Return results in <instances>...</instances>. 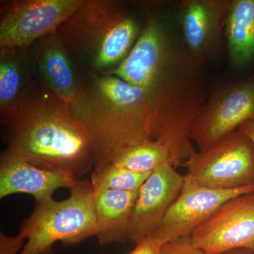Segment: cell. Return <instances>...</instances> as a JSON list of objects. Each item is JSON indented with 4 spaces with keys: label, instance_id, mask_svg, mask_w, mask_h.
Listing matches in <instances>:
<instances>
[{
    "label": "cell",
    "instance_id": "ffe728a7",
    "mask_svg": "<svg viewBox=\"0 0 254 254\" xmlns=\"http://www.w3.org/2000/svg\"><path fill=\"white\" fill-rule=\"evenodd\" d=\"M159 254H209L192 245L190 237L162 246Z\"/></svg>",
    "mask_w": 254,
    "mask_h": 254
},
{
    "label": "cell",
    "instance_id": "cb8c5ba5",
    "mask_svg": "<svg viewBox=\"0 0 254 254\" xmlns=\"http://www.w3.org/2000/svg\"><path fill=\"white\" fill-rule=\"evenodd\" d=\"M223 254H254V252L247 250V249H237V250L230 251V252Z\"/></svg>",
    "mask_w": 254,
    "mask_h": 254
},
{
    "label": "cell",
    "instance_id": "52a82bcc",
    "mask_svg": "<svg viewBox=\"0 0 254 254\" xmlns=\"http://www.w3.org/2000/svg\"><path fill=\"white\" fill-rule=\"evenodd\" d=\"M254 120V76L217 85L190 125V138L199 150Z\"/></svg>",
    "mask_w": 254,
    "mask_h": 254
},
{
    "label": "cell",
    "instance_id": "ac0fdd59",
    "mask_svg": "<svg viewBox=\"0 0 254 254\" xmlns=\"http://www.w3.org/2000/svg\"><path fill=\"white\" fill-rule=\"evenodd\" d=\"M166 164L173 165L170 150L160 142L153 140L125 150L111 165L134 173L151 174Z\"/></svg>",
    "mask_w": 254,
    "mask_h": 254
},
{
    "label": "cell",
    "instance_id": "7a4b0ae2",
    "mask_svg": "<svg viewBox=\"0 0 254 254\" xmlns=\"http://www.w3.org/2000/svg\"><path fill=\"white\" fill-rule=\"evenodd\" d=\"M6 150L39 168L83 177L94 167L91 143L69 105L38 79L6 126Z\"/></svg>",
    "mask_w": 254,
    "mask_h": 254
},
{
    "label": "cell",
    "instance_id": "6da1fadb",
    "mask_svg": "<svg viewBox=\"0 0 254 254\" xmlns=\"http://www.w3.org/2000/svg\"><path fill=\"white\" fill-rule=\"evenodd\" d=\"M141 9L145 12L141 33L109 75L144 92L153 140L168 147L177 168L195 152L190 129L210 93L205 64L187 49L175 17L155 4L143 3Z\"/></svg>",
    "mask_w": 254,
    "mask_h": 254
},
{
    "label": "cell",
    "instance_id": "8fae6325",
    "mask_svg": "<svg viewBox=\"0 0 254 254\" xmlns=\"http://www.w3.org/2000/svg\"><path fill=\"white\" fill-rule=\"evenodd\" d=\"M184 175L172 164L153 172L138 192L128 227V241L135 245L158 230L183 190Z\"/></svg>",
    "mask_w": 254,
    "mask_h": 254
},
{
    "label": "cell",
    "instance_id": "9c48e42d",
    "mask_svg": "<svg viewBox=\"0 0 254 254\" xmlns=\"http://www.w3.org/2000/svg\"><path fill=\"white\" fill-rule=\"evenodd\" d=\"M192 245L209 254L237 249L254 252V192L224 203L190 236Z\"/></svg>",
    "mask_w": 254,
    "mask_h": 254
},
{
    "label": "cell",
    "instance_id": "ba28073f",
    "mask_svg": "<svg viewBox=\"0 0 254 254\" xmlns=\"http://www.w3.org/2000/svg\"><path fill=\"white\" fill-rule=\"evenodd\" d=\"M84 0H7L0 4V47L28 49L58 31Z\"/></svg>",
    "mask_w": 254,
    "mask_h": 254
},
{
    "label": "cell",
    "instance_id": "5bb4252c",
    "mask_svg": "<svg viewBox=\"0 0 254 254\" xmlns=\"http://www.w3.org/2000/svg\"><path fill=\"white\" fill-rule=\"evenodd\" d=\"M78 177L63 170L37 167L5 150L0 160V198L16 193H28L36 202L52 199L60 188L71 190Z\"/></svg>",
    "mask_w": 254,
    "mask_h": 254
},
{
    "label": "cell",
    "instance_id": "3957f363",
    "mask_svg": "<svg viewBox=\"0 0 254 254\" xmlns=\"http://www.w3.org/2000/svg\"><path fill=\"white\" fill-rule=\"evenodd\" d=\"M81 96L69 105L94 155V170L125 150L153 141L148 100L141 88L113 75H83Z\"/></svg>",
    "mask_w": 254,
    "mask_h": 254
},
{
    "label": "cell",
    "instance_id": "9a60e30c",
    "mask_svg": "<svg viewBox=\"0 0 254 254\" xmlns=\"http://www.w3.org/2000/svg\"><path fill=\"white\" fill-rule=\"evenodd\" d=\"M38 78L29 49L0 47V120L3 126L14 118Z\"/></svg>",
    "mask_w": 254,
    "mask_h": 254
},
{
    "label": "cell",
    "instance_id": "7402d4cb",
    "mask_svg": "<svg viewBox=\"0 0 254 254\" xmlns=\"http://www.w3.org/2000/svg\"><path fill=\"white\" fill-rule=\"evenodd\" d=\"M163 245L154 235H151L136 244L135 248L127 254H159Z\"/></svg>",
    "mask_w": 254,
    "mask_h": 254
},
{
    "label": "cell",
    "instance_id": "44dd1931",
    "mask_svg": "<svg viewBox=\"0 0 254 254\" xmlns=\"http://www.w3.org/2000/svg\"><path fill=\"white\" fill-rule=\"evenodd\" d=\"M24 240V237L20 233L15 237H9L1 232L0 254H20L23 247Z\"/></svg>",
    "mask_w": 254,
    "mask_h": 254
},
{
    "label": "cell",
    "instance_id": "30bf717a",
    "mask_svg": "<svg viewBox=\"0 0 254 254\" xmlns=\"http://www.w3.org/2000/svg\"><path fill=\"white\" fill-rule=\"evenodd\" d=\"M232 0H181L176 3L177 27L187 49L206 65L218 60Z\"/></svg>",
    "mask_w": 254,
    "mask_h": 254
},
{
    "label": "cell",
    "instance_id": "603a6c76",
    "mask_svg": "<svg viewBox=\"0 0 254 254\" xmlns=\"http://www.w3.org/2000/svg\"><path fill=\"white\" fill-rule=\"evenodd\" d=\"M237 130L249 137L254 144V120L246 122L243 125H241Z\"/></svg>",
    "mask_w": 254,
    "mask_h": 254
},
{
    "label": "cell",
    "instance_id": "d6986e66",
    "mask_svg": "<svg viewBox=\"0 0 254 254\" xmlns=\"http://www.w3.org/2000/svg\"><path fill=\"white\" fill-rule=\"evenodd\" d=\"M151 174L134 173L110 165L100 170H93L91 183L93 190L136 191L140 190Z\"/></svg>",
    "mask_w": 254,
    "mask_h": 254
},
{
    "label": "cell",
    "instance_id": "8992f818",
    "mask_svg": "<svg viewBox=\"0 0 254 254\" xmlns=\"http://www.w3.org/2000/svg\"><path fill=\"white\" fill-rule=\"evenodd\" d=\"M183 189L235 190L254 185V144L238 130L185 160Z\"/></svg>",
    "mask_w": 254,
    "mask_h": 254
},
{
    "label": "cell",
    "instance_id": "2e32d148",
    "mask_svg": "<svg viewBox=\"0 0 254 254\" xmlns=\"http://www.w3.org/2000/svg\"><path fill=\"white\" fill-rule=\"evenodd\" d=\"M138 192L93 189L98 225L95 237L100 245L128 241L130 218Z\"/></svg>",
    "mask_w": 254,
    "mask_h": 254
},
{
    "label": "cell",
    "instance_id": "277c9868",
    "mask_svg": "<svg viewBox=\"0 0 254 254\" xmlns=\"http://www.w3.org/2000/svg\"><path fill=\"white\" fill-rule=\"evenodd\" d=\"M117 0H84L58 31L82 74L109 75L129 55L143 28Z\"/></svg>",
    "mask_w": 254,
    "mask_h": 254
},
{
    "label": "cell",
    "instance_id": "4fadbf2b",
    "mask_svg": "<svg viewBox=\"0 0 254 254\" xmlns=\"http://www.w3.org/2000/svg\"><path fill=\"white\" fill-rule=\"evenodd\" d=\"M42 83L70 105L83 91V74L58 31L35 42L28 48Z\"/></svg>",
    "mask_w": 254,
    "mask_h": 254
},
{
    "label": "cell",
    "instance_id": "7c38bea8",
    "mask_svg": "<svg viewBox=\"0 0 254 254\" xmlns=\"http://www.w3.org/2000/svg\"><path fill=\"white\" fill-rule=\"evenodd\" d=\"M254 192V185L235 190L205 187L183 189L154 235L163 244L190 237L224 203Z\"/></svg>",
    "mask_w": 254,
    "mask_h": 254
},
{
    "label": "cell",
    "instance_id": "e0dca14e",
    "mask_svg": "<svg viewBox=\"0 0 254 254\" xmlns=\"http://www.w3.org/2000/svg\"><path fill=\"white\" fill-rule=\"evenodd\" d=\"M232 67H247L254 60V0H232L225 28Z\"/></svg>",
    "mask_w": 254,
    "mask_h": 254
},
{
    "label": "cell",
    "instance_id": "5b68a950",
    "mask_svg": "<svg viewBox=\"0 0 254 254\" xmlns=\"http://www.w3.org/2000/svg\"><path fill=\"white\" fill-rule=\"evenodd\" d=\"M97 232L93 187L80 180L66 199L36 202L19 232L26 240L20 254H53L57 242L76 245Z\"/></svg>",
    "mask_w": 254,
    "mask_h": 254
}]
</instances>
